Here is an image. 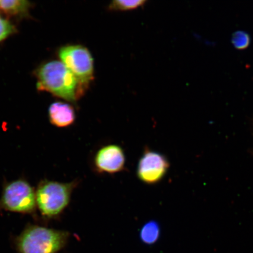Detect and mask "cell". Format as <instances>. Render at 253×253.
I'll use <instances>...</instances> for the list:
<instances>
[{"mask_svg": "<svg viewBox=\"0 0 253 253\" xmlns=\"http://www.w3.org/2000/svg\"><path fill=\"white\" fill-rule=\"evenodd\" d=\"M38 89L46 91L70 102H75L86 89L62 62L52 61L36 71Z\"/></svg>", "mask_w": 253, "mask_h": 253, "instance_id": "cell-1", "label": "cell"}, {"mask_svg": "<svg viewBox=\"0 0 253 253\" xmlns=\"http://www.w3.org/2000/svg\"><path fill=\"white\" fill-rule=\"evenodd\" d=\"M67 231L28 224L15 237L17 253H58L65 248L70 238Z\"/></svg>", "mask_w": 253, "mask_h": 253, "instance_id": "cell-2", "label": "cell"}, {"mask_svg": "<svg viewBox=\"0 0 253 253\" xmlns=\"http://www.w3.org/2000/svg\"><path fill=\"white\" fill-rule=\"evenodd\" d=\"M79 182L62 183L42 180L36 190L37 208L46 219H55L70 203L72 194Z\"/></svg>", "mask_w": 253, "mask_h": 253, "instance_id": "cell-3", "label": "cell"}, {"mask_svg": "<svg viewBox=\"0 0 253 253\" xmlns=\"http://www.w3.org/2000/svg\"><path fill=\"white\" fill-rule=\"evenodd\" d=\"M37 208L36 190L24 179L5 183L0 198V210L34 214Z\"/></svg>", "mask_w": 253, "mask_h": 253, "instance_id": "cell-4", "label": "cell"}, {"mask_svg": "<svg viewBox=\"0 0 253 253\" xmlns=\"http://www.w3.org/2000/svg\"><path fill=\"white\" fill-rule=\"evenodd\" d=\"M58 54L63 64L87 88L94 79L93 59L89 50L81 45H70L61 47Z\"/></svg>", "mask_w": 253, "mask_h": 253, "instance_id": "cell-5", "label": "cell"}, {"mask_svg": "<svg viewBox=\"0 0 253 253\" xmlns=\"http://www.w3.org/2000/svg\"><path fill=\"white\" fill-rule=\"evenodd\" d=\"M169 167L165 155L145 148L138 162L137 176L145 184L156 185L164 178Z\"/></svg>", "mask_w": 253, "mask_h": 253, "instance_id": "cell-6", "label": "cell"}, {"mask_svg": "<svg viewBox=\"0 0 253 253\" xmlns=\"http://www.w3.org/2000/svg\"><path fill=\"white\" fill-rule=\"evenodd\" d=\"M126 157L124 150L119 145L110 144L100 148L95 154L94 168L102 174H115L125 169Z\"/></svg>", "mask_w": 253, "mask_h": 253, "instance_id": "cell-7", "label": "cell"}, {"mask_svg": "<svg viewBox=\"0 0 253 253\" xmlns=\"http://www.w3.org/2000/svg\"><path fill=\"white\" fill-rule=\"evenodd\" d=\"M49 119L51 124L58 127H67L75 121L74 107L70 104L56 102L50 104L48 110Z\"/></svg>", "mask_w": 253, "mask_h": 253, "instance_id": "cell-8", "label": "cell"}, {"mask_svg": "<svg viewBox=\"0 0 253 253\" xmlns=\"http://www.w3.org/2000/svg\"><path fill=\"white\" fill-rule=\"evenodd\" d=\"M33 4L25 0H0V11L10 17L25 18L28 17Z\"/></svg>", "mask_w": 253, "mask_h": 253, "instance_id": "cell-9", "label": "cell"}, {"mask_svg": "<svg viewBox=\"0 0 253 253\" xmlns=\"http://www.w3.org/2000/svg\"><path fill=\"white\" fill-rule=\"evenodd\" d=\"M161 236L160 224L156 220L148 221L142 226L139 236L142 243L147 246L156 244Z\"/></svg>", "mask_w": 253, "mask_h": 253, "instance_id": "cell-10", "label": "cell"}, {"mask_svg": "<svg viewBox=\"0 0 253 253\" xmlns=\"http://www.w3.org/2000/svg\"><path fill=\"white\" fill-rule=\"evenodd\" d=\"M146 1L135 0V1H123L116 0L110 3L109 9L112 11H125L135 9L143 5Z\"/></svg>", "mask_w": 253, "mask_h": 253, "instance_id": "cell-11", "label": "cell"}, {"mask_svg": "<svg viewBox=\"0 0 253 253\" xmlns=\"http://www.w3.org/2000/svg\"><path fill=\"white\" fill-rule=\"evenodd\" d=\"M232 42L236 48L242 50L249 46L251 39L245 32L237 31L233 34Z\"/></svg>", "mask_w": 253, "mask_h": 253, "instance_id": "cell-12", "label": "cell"}, {"mask_svg": "<svg viewBox=\"0 0 253 253\" xmlns=\"http://www.w3.org/2000/svg\"><path fill=\"white\" fill-rule=\"evenodd\" d=\"M17 32L14 25L0 14V42Z\"/></svg>", "mask_w": 253, "mask_h": 253, "instance_id": "cell-13", "label": "cell"}]
</instances>
